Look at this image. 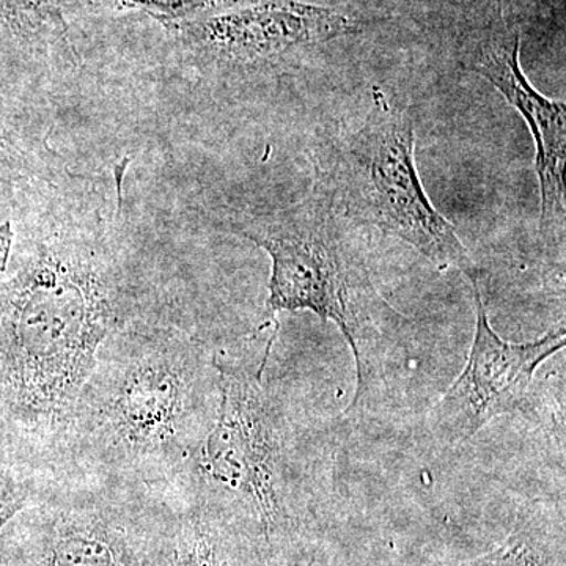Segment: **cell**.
I'll return each instance as SVG.
<instances>
[{
  "mask_svg": "<svg viewBox=\"0 0 566 566\" xmlns=\"http://www.w3.org/2000/svg\"><path fill=\"white\" fill-rule=\"evenodd\" d=\"M70 0H0V46L32 51L62 29L63 10Z\"/></svg>",
  "mask_w": 566,
  "mask_h": 566,
  "instance_id": "7c38bea8",
  "label": "cell"
},
{
  "mask_svg": "<svg viewBox=\"0 0 566 566\" xmlns=\"http://www.w3.org/2000/svg\"><path fill=\"white\" fill-rule=\"evenodd\" d=\"M497 2H501V0H497Z\"/></svg>",
  "mask_w": 566,
  "mask_h": 566,
  "instance_id": "2e32d148",
  "label": "cell"
},
{
  "mask_svg": "<svg viewBox=\"0 0 566 566\" xmlns=\"http://www.w3.org/2000/svg\"><path fill=\"white\" fill-rule=\"evenodd\" d=\"M248 542L221 510L170 486L158 493L147 566H244Z\"/></svg>",
  "mask_w": 566,
  "mask_h": 566,
  "instance_id": "8fae6325",
  "label": "cell"
},
{
  "mask_svg": "<svg viewBox=\"0 0 566 566\" xmlns=\"http://www.w3.org/2000/svg\"><path fill=\"white\" fill-rule=\"evenodd\" d=\"M324 186L334 210L411 245L441 273L479 282V264L424 192L411 114L381 88L371 91L363 126L335 144Z\"/></svg>",
  "mask_w": 566,
  "mask_h": 566,
  "instance_id": "5b68a950",
  "label": "cell"
},
{
  "mask_svg": "<svg viewBox=\"0 0 566 566\" xmlns=\"http://www.w3.org/2000/svg\"><path fill=\"white\" fill-rule=\"evenodd\" d=\"M279 331V329H277ZM277 331L252 365L214 354L218 406L207 434L170 486L185 488L274 547L293 527V510L312 482L303 436L264 378Z\"/></svg>",
  "mask_w": 566,
  "mask_h": 566,
  "instance_id": "3957f363",
  "label": "cell"
},
{
  "mask_svg": "<svg viewBox=\"0 0 566 566\" xmlns=\"http://www.w3.org/2000/svg\"><path fill=\"white\" fill-rule=\"evenodd\" d=\"M17 211L0 218V277H3L9 271L14 237H17V223H14V212Z\"/></svg>",
  "mask_w": 566,
  "mask_h": 566,
  "instance_id": "9a60e30c",
  "label": "cell"
},
{
  "mask_svg": "<svg viewBox=\"0 0 566 566\" xmlns=\"http://www.w3.org/2000/svg\"><path fill=\"white\" fill-rule=\"evenodd\" d=\"M158 493L87 475L39 483L20 513L11 566H147Z\"/></svg>",
  "mask_w": 566,
  "mask_h": 566,
  "instance_id": "8992f818",
  "label": "cell"
},
{
  "mask_svg": "<svg viewBox=\"0 0 566 566\" xmlns=\"http://www.w3.org/2000/svg\"><path fill=\"white\" fill-rule=\"evenodd\" d=\"M357 31L360 22L340 11L281 0L210 18L188 36L200 61L232 71L256 69L294 50Z\"/></svg>",
  "mask_w": 566,
  "mask_h": 566,
  "instance_id": "ba28073f",
  "label": "cell"
},
{
  "mask_svg": "<svg viewBox=\"0 0 566 566\" xmlns=\"http://www.w3.org/2000/svg\"><path fill=\"white\" fill-rule=\"evenodd\" d=\"M50 136L21 88L0 84V218L84 178L70 172Z\"/></svg>",
  "mask_w": 566,
  "mask_h": 566,
  "instance_id": "30bf717a",
  "label": "cell"
},
{
  "mask_svg": "<svg viewBox=\"0 0 566 566\" xmlns=\"http://www.w3.org/2000/svg\"><path fill=\"white\" fill-rule=\"evenodd\" d=\"M461 566H558V560L546 532L527 521L493 551Z\"/></svg>",
  "mask_w": 566,
  "mask_h": 566,
  "instance_id": "4fadbf2b",
  "label": "cell"
},
{
  "mask_svg": "<svg viewBox=\"0 0 566 566\" xmlns=\"http://www.w3.org/2000/svg\"><path fill=\"white\" fill-rule=\"evenodd\" d=\"M39 480H9L0 483V534L22 510L31 504Z\"/></svg>",
  "mask_w": 566,
  "mask_h": 566,
  "instance_id": "5bb4252c",
  "label": "cell"
},
{
  "mask_svg": "<svg viewBox=\"0 0 566 566\" xmlns=\"http://www.w3.org/2000/svg\"><path fill=\"white\" fill-rule=\"evenodd\" d=\"M471 285L476 319L468 363L428 416L431 434L444 447L465 444L495 417L534 419L536 371L566 345L564 329L527 344L504 340L491 326L479 282Z\"/></svg>",
  "mask_w": 566,
  "mask_h": 566,
  "instance_id": "52a82bcc",
  "label": "cell"
},
{
  "mask_svg": "<svg viewBox=\"0 0 566 566\" xmlns=\"http://www.w3.org/2000/svg\"><path fill=\"white\" fill-rule=\"evenodd\" d=\"M520 32L504 21L486 29L465 51L463 65L515 107L535 142V169L539 185L542 227L565 223L566 109L565 104L542 95L527 80L520 62Z\"/></svg>",
  "mask_w": 566,
  "mask_h": 566,
  "instance_id": "9c48e42d",
  "label": "cell"
},
{
  "mask_svg": "<svg viewBox=\"0 0 566 566\" xmlns=\"http://www.w3.org/2000/svg\"><path fill=\"white\" fill-rule=\"evenodd\" d=\"M216 223L263 249L271 259L264 326L277 323L275 316L283 312H311L337 326L356 365V392L346 411L356 409L370 392L376 371L371 342L385 331L375 324L367 275L342 240L326 196L315 193L263 214L226 216Z\"/></svg>",
  "mask_w": 566,
  "mask_h": 566,
  "instance_id": "277c9868",
  "label": "cell"
},
{
  "mask_svg": "<svg viewBox=\"0 0 566 566\" xmlns=\"http://www.w3.org/2000/svg\"><path fill=\"white\" fill-rule=\"evenodd\" d=\"M84 181L14 212V270L0 277V419L44 476L104 344L161 304L117 218L77 199Z\"/></svg>",
  "mask_w": 566,
  "mask_h": 566,
  "instance_id": "6da1fadb",
  "label": "cell"
},
{
  "mask_svg": "<svg viewBox=\"0 0 566 566\" xmlns=\"http://www.w3.org/2000/svg\"><path fill=\"white\" fill-rule=\"evenodd\" d=\"M214 354L164 303L112 335L82 390L55 474L156 491L172 485L214 417Z\"/></svg>",
  "mask_w": 566,
  "mask_h": 566,
  "instance_id": "7a4b0ae2",
  "label": "cell"
}]
</instances>
